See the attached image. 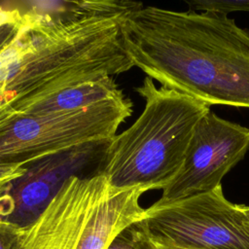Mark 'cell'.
Wrapping results in <instances>:
<instances>
[{
  "label": "cell",
  "instance_id": "277c9868",
  "mask_svg": "<svg viewBox=\"0 0 249 249\" xmlns=\"http://www.w3.org/2000/svg\"><path fill=\"white\" fill-rule=\"evenodd\" d=\"M142 189L113 191L103 174L72 177L32 224L18 229V249H107L146 209Z\"/></svg>",
  "mask_w": 249,
  "mask_h": 249
},
{
  "label": "cell",
  "instance_id": "5bb4252c",
  "mask_svg": "<svg viewBox=\"0 0 249 249\" xmlns=\"http://www.w3.org/2000/svg\"><path fill=\"white\" fill-rule=\"evenodd\" d=\"M157 249H182V248H175V247H165V246H157Z\"/></svg>",
  "mask_w": 249,
  "mask_h": 249
},
{
  "label": "cell",
  "instance_id": "7c38bea8",
  "mask_svg": "<svg viewBox=\"0 0 249 249\" xmlns=\"http://www.w3.org/2000/svg\"><path fill=\"white\" fill-rule=\"evenodd\" d=\"M18 227L0 222L1 249H18Z\"/></svg>",
  "mask_w": 249,
  "mask_h": 249
},
{
  "label": "cell",
  "instance_id": "7a4b0ae2",
  "mask_svg": "<svg viewBox=\"0 0 249 249\" xmlns=\"http://www.w3.org/2000/svg\"><path fill=\"white\" fill-rule=\"evenodd\" d=\"M123 32L133 66L161 87L209 106L249 108V30L233 18L142 5Z\"/></svg>",
  "mask_w": 249,
  "mask_h": 249
},
{
  "label": "cell",
  "instance_id": "ba28073f",
  "mask_svg": "<svg viewBox=\"0 0 249 249\" xmlns=\"http://www.w3.org/2000/svg\"><path fill=\"white\" fill-rule=\"evenodd\" d=\"M248 148V127L209 111L197 123L182 166L158 202H172L215 190L245 157Z\"/></svg>",
  "mask_w": 249,
  "mask_h": 249
},
{
  "label": "cell",
  "instance_id": "8992f818",
  "mask_svg": "<svg viewBox=\"0 0 249 249\" xmlns=\"http://www.w3.org/2000/svg\"><path fill=\"white\" fill-rule=\"evenodd\" d=\"M156 246L182 249H249V219L222 185L172 202L156 201L141 221Z\"/></svg>",
  "mask_w": 249,
  "mask_h": 249
},
{
  "label": "cell",
  "instance_id": "3957f363",
  "mask_svg": "<svg viewBox=\"0 0 249 249\" xmlns=\"http://www.w3.org/2000/svg\"><path fill=\"white\" fill-rule=\"evenodd\" d=\"M135 90L145 100L143 112L110 140L102 174L113 191L163 190L179 172L194 130L210 106L157 88L150 77Z\"/></svg>",
  "mask_w": 249,
  "mask_h": 249
},
{
  "label": "cell",
  "instance_id": "5b68a950",
  "mask_svg": "<svg viewBox=\"0 0 249 249\" xmlns=\"http://www.w3.org/2000/svg\"><path fill=\"white\" fill-rule=\"evenodd\" d=\"M132 106L124 94L76 110L0 116V166H21L83 144L110 140Z\"/></svg>",
  "mask_w": 249,
  "mask_h": 249
},
{
  "label": "cell",
  "instance_id": "30bf717a",
  "mask_svg": "<svg viewBox=\"0 0 249 249\" xmlns=\"http://www.w3.org/2000/svg\"><path fill=\"white\" fill-rule=\"evenodd\" d=\"M107 249H157L141 221L122 231Z\"/></svg>",
  "mask_w": 249,
  "mask_h": 249
},
{
  "label": "cell",
  "instance_id": "6da1fadb",
  "mask_svg": "<svg viewBox=\"0 0 249 249\" xmlns=\"http://www.w3.org/2000/svg\"><path fill=\"white\" fill-rule=\"evenodd\" d=\"M142 5L92 0L23 10L2 6L0 109L129 70L124 23Z\"/></svg>",
  "mask_w": 249,
  "mask_h": 249
},
{
  "label": "cell",
  "instance_id": "8fae6325",
  "mask_svg": "<svg viewBox=\"0 0 249 249\" xmlns=\"http://www.w3.org/2000/svg\"><path fill=\"white\" fill-rule=\"evenodd\" d=\"M189 10L227 15L231 12H248L249 0H192L186 1Z\"/></svg>",
  "mask_w": 249,
  "mask_h": 249
},
{
  "label": "cell",
  "instance_id": "52a82bcc",
  "mask_svg": "<svg viewBox=\"0 0 249 249\" xmlns=\"http://www.w3.org/2000/svg\"><path fill=\"white\" fill-rule=\"evenodd\" d=\"M110 140L83 144L16 166L18 174L0 184V222L24 228L39 218L69 179L102 174Z\"/></svg>",
  "mask_w": 249,
  "mask_h": 249
},
{
  "label": "cell",
  "instance_id": "9c48e42d",
  "mask_svg": "<svg viewBox=\"0 0 249 249\" xmlns=\"http://www.w3.org/2000/svg\"><path fill=\"white\" fill-rule=\"evenodd\" d=\"M112 77L88 81L56 91L0 109V116L14 114L46 115L88 107L94 103L123 96Z\"/></svg>",
  "mask_w": 249,
  "mask_h": 249
},
{
  "label": "cell",
  "instance_id": "4fadbf2b",
  "mask_svg": "<svg viewBox=\"0 0 249 249\" xmlns=\"http://www.w3.org/2000/svg\"><path fill=\"white\" fill-rule=\"evenodd\" d=\"M242 208H243L244 212L246 213V215H247V217H248V219H249V206H244V205H242Z\"/></svg>",
  "mask_w": 249,
  "mask_h": 249
}]
</instances>
